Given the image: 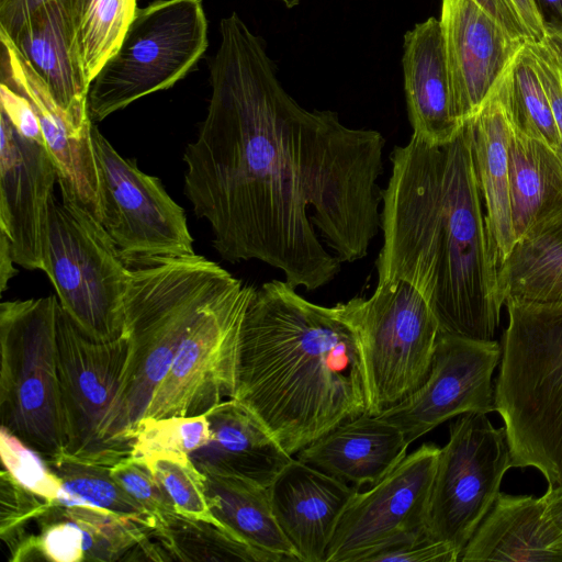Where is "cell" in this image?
<instances>
[{
    "instance_id": "obj_1",
    "label": "cell",
    "mask_w": 562,
    "mask_h": 562,
    "mask_svg": "<svg viewBox=\"0 0 562 562\" xmlns=\"http://www.w3.org/2000/svg\"><path fill=\"white\" fill-rule=\"evenodd\" d=\"M212 94L184 151V193L227 261L256 259L306 291L367 256L381 226L385 139L283 89L262 40L222 19Z\"/></svg>"
},
{
    "instance_id": "obj_2",
    "label": "cell",
    "mask_w": 562,
    "mask_h": 562,
    "mask_svg": "<svg viewBox=\"0 0 562 562\" xmlns=\"http://www.w3.org/2000/svg\"><path fill=\"white\" fill-rule=\"evenodd\" d=\"M390 160L378 283L402 280L416 288L442 334L493 340L504 305L499 260L467 124L445 144L412 135Z\"/></svg>"
},
{
    "instance_id": "obj_3",
    "label": "cell",
    "mask_w": 562,
    "mask_h": 562,
    "mask_svg": "<svg viewBox=\"0 0 562 562\" xmlns=\"http://www.w3.org/2000/svg\"><path fill=\"white\" fill-rule=\"evenodd\" d=\"M233 398L291 456L340 423L371 414L358 337L335 307L286 281L256 288L238 340Z\"/></svg>"
},
{
    "instance_id": "obj_4",
    "label": "cell",
    "mask_w": 562,
    "mask_h": 562,
    "mask_svg": "<svg viewBox=\"0 0 562 562\" xmlns=\"http://www.w3.org/2000/svg\"><path fill=\"white\" fill-rule=\"evenodd\" d=\"M494 385L516 468H535L548 486L562 485V300H506Z\"/></svg>"
},
{
    "instance_id": "obj_5",
    "label": "cell",
    "mask_w": 562,
    "mask_h": 562,
    "mask_svg": "<svg viewBox=\"0 0 562 562\" xmlns=\"http://www.w3.org/2000/svg\"><path fill=\"white\" fill-rule=\"evenodd\" d=\"M126 265L130 277L123 335L130 340V351L123 409L132 439V430L144 416L179 345L227 271L196 254L155 257Z\"/></svg>"
},
{
    "instance_id": "obj_6",
    "label": "cell",
    "mask_w": 562,
    "mask_h": 562,
    "mask_svg": "<svg viewBox=\"0 0 562 562\" xmlns=\"http://www.w3.org/2000/svg\"><path fill=\"white\" fill-rule=\"evenodd\" d=\"M61 201L48 202L43 271L58 302L90 338L110 341L124 333V297L130 268L103 224L71 189L57 181Z\"/></svg>"
},
{
    "instance_id": "obj_7",
    "label": "cell",
    "mask_w": 562,
    "mask_h": 562,
    "mask_svg": "<svg viewBox=\"0 0 562 562\" xmlns=\"http://www.w3.org/2000/svg\"><path fill=\"white\" fill-rule=\"evenodd\" d=\"M56 337L64 430L60 453L112 467L132 453L123 409L130 340L125 335L110 341L90 338L60 304Z\"/></svg>"
},
{
    "instance_id": "obj_8",
    "label": "cell",
    "mask_w": 562,
    "mask_h": 562,
    "mask_svg": "<svg viewBox=\"0 0 562 562\" xmlns=\"http://www.w3.org/2000/svg\"><path fill=\"white\" fill-rule=\"evenodd\" d=\"M57 295L0 305L2 426L50 460L64 449Z\"/></svg>"
},
{
    "instance_id": "obj_9",
    "label": "cell",
    "mask_w": 562,
    "mask_h": 562,
    "mask_svg": "<svg viewBox=\"0 0 562 562\" xmlns=\"http://www.w3.org/2000/svg\"><path fill=\"white\" fill-rule=\"evenodd\" d=\"M207 47L202 0H156L136 10L115 54L89 86L88 111L100 122L187 76Z\"/></svg>"
},
{
    "instance_id": "obj_10",
    "label": "cell",
    "mask_w": 562,
    "mask_h": 562,
    "mask_svg": "<svg viewBox=\"0 0 562 562\" xmlns=\"http://www.w3.org/2000/svg\"><path fill=\"white\" fill-rule=\"evenodd\" d=\"M356 333L371 395V414L398 403L426 380L440 334L420 292L402 280L378 283L374 293L335 306Z\"/></svg>"
},
{
    "instance_id": "obj_11",
    "label": "cell",
    "mask_w": 562,
    "mask_h": 562,
    "mask_svg": "<svg viewBox=\"0 0 562 562\" xmlns=\"http://www.w3.org/2000/svg\"><path fill=\"white\" fill-rule=\"evenodd\" d=\"M255 289L226 272L183 337L143 417L201 415L233 398L240 327Z\"/></svg>"
},
{
    "instance_id": "obj_12",
    "label": "cell",
    "mask_w": 562,
    "mask_h": 562,
    "mask_svg": "<svg viewBox=\"0 0 562 562\" xmlns=\"http://www.w3.org/2000/svg\"><path fill=\"white\" fill-rule=\"evenodd\" d=\"M513 468L505 427L486 414H462L449 427L440 448L429 499L426 531L460 555L501 493Z\"/></svg>"
},
{
    "instance_id": "obj_13",
    "label": "cell",
    "mask_w": 562,
    "mask_h": 562,
    "mask_svg": "<svg viewBox=\"0 0 562 562\" xmlns=\"http://www.w3.org/2000/svg\"><path fill=\"white\" fill-rule=\"evenodd\" d=\"M440 448L423 443L346 506L326 562H368L386 549L428 538L429 499Z\"/></svg>"
},
{
    "instance_id": "obj_14",
    "label": "cell",
    "mask_w": 562,
    "mask_h": 562,
    "mask_svg": "<svg viewBox=\"0 0 562 562\" xmlns=\"http://www.w3.org/2000/svg\"><path fill=\"white\" fill-rule=\"evenodd\" d=\"M92 142L100 178L102 224L126 263L195 254L183 209L161 181L122 157L97 126Z\"/></svg>"
},
{
    "instance_id": "obj_15",
    "label": "cell",
    "mask_w": 562,
    "mask_h": 562,
    "mask_svg": "<svg viewBox=\"0 0 562 562\" xmlns=\"http://www.w3.org/2000/svg\"><path fill=\"white\" fill-rule=\"evenodd\" d=\"M501 345L440 333L424 383L378 414L398 428L411 445L457 415L496 411L492 376Z\"/></svg>"
},
{
    "instance_id": "obj_16",
    "label": "cell",
    "mask_w": 562,
    "mask_h": 562,
    "mask_svg": "<svg viewBox=\"0 0 562 562\" xmlns=\"http://www.w3.org/2000/svg\"><path fill=\"white\" fill-rule=\"evenodd\" d=\"M0 131V233L14 263L43 270L44 231L57 168L46 146L21 135L2 113Z\"/></svg>"
},
{
    "instance_id": "obj_17",
    "label": "cell",
    "mask_w": 562,
    "mask_h": 562,
    "mask_svg": "<svg viewBox=\"0 0 562 562\" xmlns=\"http://www.w3.org/2000/svg\"><path fill=\"white\" fill-rule=\"evenodd\" d=\"M439 21L456 115L465 123L526 42L513 37L474 0H442Z\"/></svg>"
},
{
    "instance_id": "obj_18",
    "label": "cell",
    "mask_w": 562,
    "mask_h": 562,
    "mask_svg": "<svg viewBox=\"0 0 562 562\" xmlns=\"http://www.w3.org/2000/svg\"><path fill=\"white\" fill-rule=\"evenodd\" d=\"M0 42L1 82L30 101L38 117L45 146L55 161L57 181L66 183L79 203L102 223L101 187L92 127H75L47 85L2 32Z\"/></svg>"
},
{
    "instance_id": "obj_19",
    "label": "cell",
    "mask_w": 562,
    "mask_h": 562,
    "mask_svg": "<svg viewBox=\"0 0 562 562\" xmlns=\"http://www.w3.org/2000/svg\"><path fill=\"white\" fill-rule=\"evenodd\" d=\"M357 487L296 458L269 486L274 517L300 562H326L337 524Z\"/></svg>"
},
{
    "instance_id": "obj_20",
    "label": "cell",
    "mask_w": 562,
    "mask_h": 562,
    "mask_svg": "<svg viewBox=\"0 0 562 562\" xmlns=\"http://www.w3.org/2000/svg\"><path fill=\"white\" fill-rule=\"evenodd\" d=\"M4 34L47 85L75 127L91 128L93 122L87 101L89 85L82 74L76 43L72 0L43 3L11 34Z\"/></svg>"
},
{
    "instance_id": "obj_21",
    "label": "cell",
    "mask_w": 562,
    "mask_h": 562,
    "mask_svg": "<svg viewBox=\"0 0 562 562\" xmlns=\"http://www.w3.org/2000/svg\"><path fill=\"white\" fill-rule=\"evenodd\" d=\"M403 432L379 415L347 419L296 453V459L359 488L372 486L407 456Z\"/></svg>"
},
{
    "instance_id": "obj_22",
    "label": "cell",
    "mask_w": 562,
    "mask_h": 562,
    "mask_svg": "<svg viewBox=\"0 0 562 562\" xmlns=\"http://www.w3.org/2000/svg\"><path fill=\"white\" fill-rule=\"evenodd\" d=\"M405 95L413 136L437 145L463 127L456 115L440 21L429 18L404 36Z\"/></svg>"
},
{
    "instance_id": "obj_23",
    "label": "cell",
    "mask_w": 562,
    "mask_h": 562,
    "mask_svg": "<svg viewBox=\"0 0 562 562\" xmlns=\"http://www.w3.org/2000/svg\"><path fill=\"white\" fill-rule=\"evenodd\" d=\"M459 561H562V531L542 497L499 493Z\"/></svg>"
},
{
    "instance_id": "obj_24",
    "label": "cell",
    "mask_w": 562,
    "mask_h": 562,
    "mask_svg": "<svg viewBox=\"0 0 562 562\" xmlns=\"http://www.w3.org/2000/svg\"><path fill=\"white\" fill-rule=\"evenodd\" d=\"M503 76L480 110L465 121L477 184L499 263L516 244L509 195L512 123L504 100Z\"/></svg>"
},
{
    "instance_id": "obj_25",
    "label": "cell",
    "mask_w": 562,
    "mask_h": 562,
    "mask_svg": "<svg viewBox=\"0 0 562 562\" xmlns=\"http://www.w3.org/2000/svg\"><path fill=\"white\" fill-rule=\"evenodd\" d=\"M207 418L211 440L190 454L198 468L243 476L269 487L293 459L234 398L213 407L207 412Z\"/></svg>"
},
{
    "instance_id": "obj_26",
    "label": "cell",
    "mask_w": 562,
    "mask_h": 562,
    "mask_svg": "<svg viewBox=\"0 0 562 562\" xmlns=\"http://www.w3.org/2000/svg\"><path fill=\"white\" fill-rule=\"evenodd\" d=\"M210 508L223 529L271 562L299 561L274 517L269 487L243 476L199 468Z\"/></svg>"
},
{
    "instance_id": "obj_27",
    "label": "cell",
    "mask_w": 562,
    "mask_h": 562,
    "mask_svg": "<svg viewBox=\"0 0 562 562\" xmlns=\"http://www.w3.org/2000/svg\"><path fill=\"white\" fill-rule=\"evenodd\" d=\"M508 156L512 221L517 241L562 212V160L547 144L513 125Z\"/></svg>"
},
{
    "instance_id": "obj_28",
    "label": "cell",
    "mask_w": 562,
    "mask_h": 562,
    "mask_svg": "<svg viewBox=\"0 0 562 562\" xmlns=\"http://www.w3.org/2000/svg\"><path fill=\"white\" fill-rule=\"evenodd\" d=\"M503 301L562 300V212L531 228L498 266Z\"/></svg>"
},
{
    "instance_id": "obj_29",
    "label": "cell",
    "mask_w": 562,
    "mask_h": 562,
    "mask_svg": "<svg viewBox=\"0 0 562 562\" xmlns=\"http://www.w3.org/2000/svg\"><path fill=\"white\" fill-rule=\"evenodd\" d=\"M136 10V0H72L76 43L89 86L121 46Z\"/></svg>"
},
{
    "instance_id": "obj_30",
    "label": "cell",
    "mask_w": 562,
    "mask_h": 562,
    "mask_svg": "<svg viewBox=\"0 0 562 562\" xmlns=\"http://www.w3.org/2000/svg\"><path fill=\"white\" fill-rule=\"evenodd\" d=\"M46 461L61 482L57 505L100 508L154 529L151 517L112 477L111 467L79 461L63 453Z\"/></svg>"
},
{
    "instance_id": "obj_31",
    "label": "cell",
    "mask_w": 562,
    "mask_h": 562,
    "mask_svg": "<svg viewBox=\"0 0 562 562\" xmlns=\"http://www.w3.org/2000/svg\"><path fill=\"white\" fill-rule=\"evenodd\" d=\"M504 100L512 125L558 154L561 142L550 102L527 43L503 76Z\"/></svg>"
},
{
    "instance_id": "obj_32",
    "label": "cell",
    "mask_w": 562,
    "mask_h": 562,
    "mask_svg": "<svg viewBox=\"0 0 562 562\" xmlns=\"http://www.w3.org/2000/svg\"><path fill=\"white\" fill-rule=\"evenodd\" d=\"M151 533L168 560L271 562L223 529L178 514L155 527Z\"/></svg>"
},
{
    "instance_id": "obj_33",
    "label": "cell",
    "mask_w": 562,
    "mask_h": 562,
    "mask_svg": "<svg viewBox=\"0 0 562 562\" xmlns=\"http://www.w3.org/2000/svg\"><path fill=\"white\" fill-rule=\"evenodd\" d=\"M60 514L76 521L85 533V561L111 562L138 553L153 528L111 512L90 506H59Z\"/></svg>"
},
{
    "instance_id": "obj_34",
    "label": "cell",
    "mask_w": 562,
    "mask_h": 562,
    "mask_svg": "<svg viewBox=\"0 0 562 562\" xmlns=\"http://www.w3.org/2000/svg\"><path fill=\"white\" fill-rule=\"evenodd\" d=\"M138 461L148 468L178 515L223 529L210 508L205 476L189 454L158 452Z\"/></svg>"
},
{
    "instance_id": "obj_35",
    "label": "cell",
    "mask_w": 562,
    "mask_h": 562,
    "mask_svg": "<svg viewBox=\"0 0 562 562\" xmlns=\"http://www.w3.org/2000/svg\"><path fill=\"white\" fill-rule=\"evenodd\" d=\"M132 453L142 460L158 452L191 454L211 440L207 413L195 416L143 417L132 430Z\"/></svg>"
},
{
    "instance_id": "obj_36",
    "label": "cell",
    "mask_w": 562,
    "mask_h": 562,
    "mask_svg": "<svg viewBox=\"0 0 562 562\" xmlns=\"http://www.w3.org/2000/svg\"><path fill=\"white\" fill-rule=\"evenodd\" d=\"M2 468L23 487L35 495L55 502L61 490L59 477L44 457L7 427L0 429Z\"/></svg>"
},
{
    "instance_id": "obj_37",
    "label": "cell",
    "mask_w": 562,
    "mask_h": 562,
    "mask_svg": "<svg viewBox=\"0 0 562 562\" xmlns=\"http://www.w3.org/2000/svg\"><path fill=\"white\" fill-rule=\"evenodd\" d=\"M0 491V538L13 554L32 536L26 531L29 524L38 522L56 503L30 492L3 468Z\"/></svg>"
},
{
    "instance_id": "obj_38",
    "label": "cell",
    "mask_w": 562,
    "mask_h": 562,
    "mask_svg": "<svg viewBox=\"0 0 562 562\" xmlns=\"http://www.w3.org/2000/svg\"><path fill=\"white\" fill-rule=\"evenodd\" d=\"M110 472L128 496L151 517L155 527L177 514L172 503L142 461L132 457L124 458L112 465Z\"/></svg>"
},
{
    "instance_id": "obj_39",
    "label": "cell",
    "mask_w": 562,
    "mask_h": 562,
    "mask_svg": "<svg viewBox=\"0 0 562 562\" xmlns=\"http://www.w3.org/2000/svg\"><path fill=\"white\" fill-rule=\"evenodd\" d=\"M41 535L36 536V544L41 558L53 562H82L86 557L85 533L80 526L60 514L55 504L40 519Z\"/></svg>"
},
{
    "instance_id": "obj_40",
    "label": "cell",
    "mask_w": 562,
    "mask_h": 562,
    "mask_svg": "<svg viewBox=\"0 0 562 562\" xmlns=\"http://www.w3.org/2000/svg\"><path fill=\"white\" fill-rule=\"evenodd\" d=\"M526 43L550 102L560 136L559 156L562 160V63L544 40Z\"/></svg>"
},
{
    "instance_id": "obj_41",
    "label": "cell",
    "mask_w": 562,
    "mask_h": 562,
    "mask_svg": "<svg viewBox=\"0 0 562 562\" xmlns=\"http://www.w3.org/2000/svg\"><path fill=\"white\" fill-rule=\"evenodd\" d=\"M459 559L460 554L450 544L425 538L378 552L368 562H456Z\"/></svg>"
},
{
    "instance_id": "obj_42",
    "label": "cell",
    "mask_w": 562,
    "mask_h": 562,
    "mask_svg": "<svg viewBox=\"0 0 562 562\" xmlns=\"http://www.w3.org/2000/svg\"><path fill=\"white\" fill-rule=\"evenodd\" d=\"M0 113L26 138L45 145L38 117L30 101L4 82L0 83Z\"/></svg>"
},
{
    "instance_id": "obj_43",
    "label": "cell",
    "mask_w": 562,
    "mask_h": 562,
    "mask_svg": "<svg viewBox=\"0 0 562 562\" xmlns=\"http://www.w3.org/2000/svg\"><path fill=\"white\" fill-rule=\"evenodd\" d=\"M495 19L513 37L528 42L529 33L509 0H474Z\"/></svg>"
},
{
    "instance_id": "obj_44",
    "label": "cell",
    "mask_w": 562,
    "mask_h": 562,
    "mask_svg": "<svg viewBox=\"0 0 562 562\" xmlns=\"http://www.w3.org/2000/svg\"><path fill=\"white\" fill-rule=\"evenodd\" d=\"M54 0H0V31L11 34L41 4Z\"/></svg>"
},
{
    "instance_id": "obj_45",
    "label": "cell",
    "mask_w": 562,
    "mask_h": 562,
    "mask_svg": "<svg viewBox=\"0 0 562 562\" xmlns=\"http://www.w3.org/2000/svg\"><path fill=\"white\" fill-rule=\"evenodd\" d=\"M520 21L526 26L530 41L539 42L544 38L546 30L535 8L532 0H509Z\"/></svg>"
},
{
    "instance_id": "obj_46",
    "label": "cell",
    "mask_w": 562,
    "mask_h": 562,
    "mask_svg": "<svg viewBox=\"0 0 562 562\" xmlns=\"http://www.w3.org/2000/svg\"><path fill=\"white\" fill-rule=\"evenodd\" d=\"M546 33L562 30V0H532Z\"/></svg>"
},
{
    "instance_id": "obj_47",
    "label": "cell",
    "mask_w": 562,
    "mask_h": 562,
    "mask_svg": "<svg viewBox=\"0 0 562 562\" xmlns=\"http://www.w3.org/2000/svg\"><path fill=\"white\" fill-rule=\"evenodd\" d=\"M541 497L549 518L562 531V485L548 486Z\"/></svg>"
},
{
    "instance_id": "obj_48",
    "label": "cell",
    "mask_w": 562,
    "mask_h": 562,
    "mask_svg": "<svg viewBox=\"0 0 562 562\" xmlns=\"http://www.w3.org/2000/svg\"><path fill=\"white\" fill-rule=\"evenodd\" d=\"M12 263H14L10 250L9 243L7 237L0 233V289L3 292L7 289V284L9 280L18 273V271L13 268Z\"/></svg>"
},
{
    "instance_id": "obj_49",
    "label": "cell",
    "mask_w": 562,
    "mask_h": 562,
    "mask_svg": "<svg viewBox=\"0 0 562 562\" xmlns=\"http://www.w3.org/2000/svg\"><path fill=\"white\" fill-rule=\"evenodd\" d=\"M562 63V30L548 31L543 38Z\"/></svg>"
},
{
    "instance_id": "obj_50",
    "label": "cell",
    "mask_w": 562,
    "mask_h": 562,
    "mask_svg": "<svg viewBox=\"0 0 562 562\" xmlns=\"http://www.w3.org/2000/svg\"><path fill=\"white\" fill-rule=\"evenodd\" d=\"M283 2L288 8L295 7L301 0H279Z\"/></svg>"
}]
</instances>
